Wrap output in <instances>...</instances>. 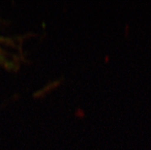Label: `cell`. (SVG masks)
Listing matches in <instances>:
<instances>
[{
    "instance_id": "6da1fadb",
    "label": "cell",
    "mask_w": 151,
    "mask_h": 150,
    "mask_svg": "<svg viewBox=\"0 0 151 150\" xmlns=\"http://www.w3.org/2000/svg\"><path fill=\"white\" fill-rule=\"evenodd\" d=\"M1 58H2V56L0 55V61H1Z\"/></svg>"
}]
</instances>
